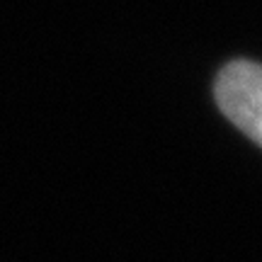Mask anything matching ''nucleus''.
<instances>
[{
    "label": "nucleus",
    "instance_id": "nucleus-1",
    "mask_svg": "<svg viewBox=\"0 0 262 262\" xmlns=\"http://www.w3.org/2000/svg\"><path fill=\"white\" fill-rule=\"evenodd\" d=\"M216 102L221 112L255 143L262 146V66L231 61L216 80Z\"/></svg>",
    "mask_w": 262,
    "mask_h": 262
}]
</instances>
